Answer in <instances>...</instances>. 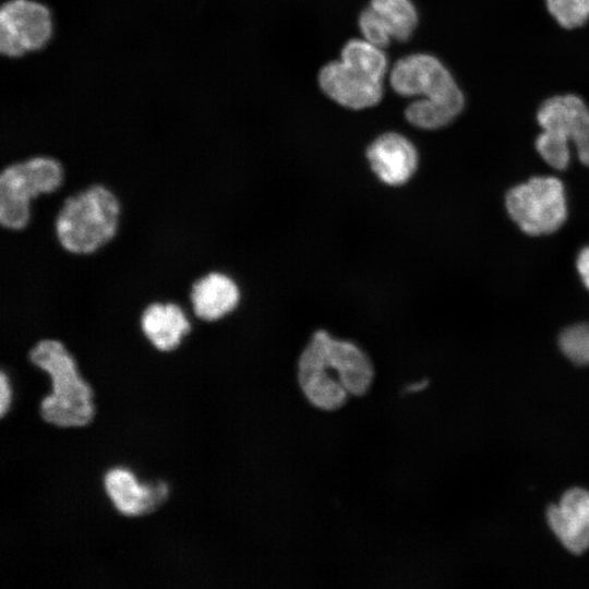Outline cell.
<instances>
[{"label": "cell", "instance_id": "12", "mask_svg": "<svg viewBox=\"0 0 589 589\" xmlns=\"http://www.w3.org/2000/svg\"><path fill=\"white\" fill-rule=\"evenodd\" d=\"M549 526L560 542L573 554L589 549V491L574 488L546 512Z\"/></svg>", "mask_w": 589, "mask_h": 589}, {"label": "cell", "instance_id": "2", "mask_svg": "<svg viewBox=\"0 0 589 589\" xmlns=\"http://www.w3.org/2000/svg\"><path fill=\"white\" fill-rule=\"evenodd\" d=\"M29 362L51 378L52 392L40 402L45 421L60 428H77L94 417L93 389L80 375L77 362L65 344L53 337L41 338L27 352Z\"/></svg>", "mask_w": 589, "mask_h": 589}, {"label": "cell", "instance_id": "23", "mask_svg": "<svg viewBox=\"0 0 589 589\" xmlns=\"http://www.w3.org/2000/svg\"><path fill=\"white\" fill-rule=\"evenodd\" d=\"M576 267L582 284L589 289V247L578 253Z\"/></svg>", "mask_w": 589, "mask_h": 589}, {"label": "cell", "instance_id": "9", "mask_svg": "<svg viewBox=\"0 0 589 589\" xmlns=\"http://www.w3.org/2000/svg\"><path fill=\"white\" fill-rule=\"evenodd\" d=\"M318 84L332 100L349 109L373 107L383 97V82L354 71L340 60L332 61L321 69Z\"/></svg>", "mask_w": 589, "mask_h": 589}, {"label": "cell", "instance_id": "19", "mask_svg": "<svg viewBox=\"0 0 589 589\" xmlns=\"http://www.w3.org/2000/svg\"><path fill=\"white\" fill-rule=\"evenodd\" d=\"M536 148L542 159L554 169L563 170L570 161L569 143L554 132L542 130L536 139Z\"/></svg>", "mask_w": 589, "mask_h": 589}, {"label": "cell", "instance_id": "21", "mask_svg": "<svg viewBox=\"0 0 589 589\" xmlns=\"http://www.w3.org/2000/svg\"><path fill=\"white\" fill-rule=\"evenodd\" d=\"M545 3L549 12L564 28L581 26L589 19L577 0H545Z\"/></svg>", "mask_w": 589, "mask_h": 589}, {"label": "cell", "instance_id": "3", "mask_svg": "<svg viewBox=\"0 0 589 589\" xmlns=\"http://www.w3.org/2000/svg\"><path fill=\"white\" fill-rule=\"evenodd\" d=\"M120 216L118 195L103 183H93L63 199L55 218L56 237L70 253L92 254L116 237Z\"/></svg>", "mask_w": 589, "mask_h": 589}, {"label": "cell", "instance_id": "24", "mask_svg": "<svg viewBox=\"0 0 589 589\" xmlns=\"http://www.w3.org/2000/svg\"><path fill=\"white\" fill-rule=\"evenodd\" d=\"M426 384L428 383L425 381L414 383V384H412V385H410L408 387V390L409 392H419V390L423 389L426 386Z\"/></svg>", "mask_w": 589, "mask_h": 589}, {"label": "cell", "instance_id": "1", "mask_svg": "<svg viewBox=\"0 0 589 589\" xmlns=\"http://www.w3.org/2000/svg\"><path fill=\"white\" fill-rule=\"evenodd\" d=\"M373 378V364L361 348L323 329L313 334L299 357V386L308 401L320 410H337L349 395H364Z\"/></svg>", "mask_w": 589, "mask_h": 589}, {"label": "cell", "instance_id": "15", "mask_svg": "<svg viewBox=\"0 0 589 589\" xmlns=\"http://www.w3.org/2000/svg\"><path fill=\"white\" fill-rule=\"evenodd\" d=\"M340 61L354 71L383 82L388 62L383 48L365 39H351L342 47Z\"/></svg>", "mask_w": 589, "mask_h": 589}, {"label": "cell", "instance_id": "4", "mask_svg": "<svg viewBox=\"0 0 589 589\" xmlns=\"http://www.w3.org/2000/svg\"><path fill=\"white\" fill-rule=\"evenodd\" d=\"M64 181L61 160L37 154L0 168V227L20 230L31 219L32 202L57 192Z\"/></svg>", "mask_w": 589, "mask_h": 589}, {"label": "cell", "instance_id": "5", "mask_svg": "<svg viewBox=\"0 0 589 589\" xmlns=\"http://www.w3.org/2000/svg\"><path fill=\"white\" fill-rule=\"evenodd\" d=\"M514 223L530 236L549 235L566 220L564 184L552 176H539L513 187L505 197Z\"/></svg>", "mask_w": 589, "mask_h": 589}, {"label": "cell", "instance_id": "17", "mask_svg": "<svg viewBox=\"0 0 589 589\" xmlns=\"http://www.w3.org/2000/svg\"><path fill=\"white\" fill-rule=\"evenodd\" d=\"M460 111L452 105L422 97L407 106L405 117L417 128L436 130L450 123Z\"/></svg>", "mask_w": 589, "mask_h": 589}, {"label": "cell", "instance_id": "20", "mask_svg": "<svg viewBox=\"0 0 589 589\" xmlns=\"http://www.w3.org/2000/svg\"><path fill=\"white\" fill-rule=\"evenodd\" d=\"M358 24L363 39L377 47L384 48L393 39L388 26L371 7L360 13Z\"/></svg>", "mask_w": 589, "mask_h": 589}, {"label": "cell", "instance_id": "6", "mask_svg": "<svg viewBox=\"0 0 589 589\" xmlns=\"http://www.w3.org/2000/svg\"><path fill=\"white\" fill-rule=\"evenodd\" d=\"M53 34L50 9L37 0H7L0 9V52L16 59L45 48Z\"/></svg>", "mask_w": 589, "mask_h": 589}, {"label": "cell", "instance_id": "18", "mask_svg": "<svg viewBox=\"0 0 589 589\" xmlns=\"http://www.w3.org/2000/svg\"><path fill=\"white\" fill-rule=\"evenodd\" d=\"M562 352L575 364L589 365V323L565 328L558 338Z\"/></svg>", "mask_w": 589, "mask_h": 589}, {"label": "cell", "instance_id": "13", "mask_svg": "<svg viewBox=\"0 0 589 589\" xmlns=\"http://www.w3.org/2000/svg\"><path fill=\"white\" fill-rule=\"evenodd\" d=\"M366 158L376 177L387 185L405 184L418 167V152L402 134L387 132L366 148Z\"/></svg>", "mask_w": 589, "mask_h": 589}, {"label": "cell", "instance_id": "22", "mask_svg": "<svg viewBox=\"0 0 589 589\" xmlns=\"http://www.w3.org/2000/svg\"><path fill=\"white\" fill-rule=\"evenodd\" d=\"M11 402V386L7 374L2 370L0 373V414L3 417Z\"/></svg>", "mask_w": 589, "mask_h": 589}, {"label": "cell", "instance_id": "14", "mask_svg": "<svg viewBox=\"0 0 589 589\" xmlns=\"http://www.w3.org/2000/svg\"><path fill=\"white\" fill-rule=\"evenodd\" d=\"M105 489L117 510L125 516L148 514L164 503L168 495L165 482L140 483L124 468H112L106 473Z\"/></svg>", "mask_w": 589, "mask_h": 589}, {"label": "cell", "instance_id": "7", "mask_svg": "<svg viewBox=\"0 0 589 589\" xmlns=\"http://www.w3.org/2000/svg\"><path fill=\"white\" fill-rule=\"evenodd\" d=\"M389 83L401 96H422L462 110L461 91L445 65L431 55L413 53L399 59L390 71Z\"/></svg>", "mask_w": 589, "mask_h": 589}, {"label": "cell", "instance_id": "16", "mask_svg": "<svg viewBox=\"0 0 589 589\" xmlns=\"http://www.w3.org/2000/svg\"><path fill=\"white\" fill-rule=\"evenodd\" d=\"M370 7L386 23L393 39L410 38L418 24V12L411 0H370Z\"/></svg>", "mask_w": 589, "mask_h": 589}, {"label": "cell", "instance_id": "11", "mask_svg": "<svg viewBox=\"0 0 589 589\" xmlns=\"http://www.w3.org/2000/svg\"><path fill=\"white\" fill-rule=\"evenodd\" d=\"M140 328L160 353L176 351L192 330V314L175 301H153L141 312Z\"/></svg>", "mask_w": 589, "mask_h": 589}, {"label": "cell", "instance_id": "10", "mask_svg": "<svg viewBox=\"0 0 589 589\" xmlns=\"http://www.w3.org/2000/svg\"><path fill=\"white\" fill-rule=\"evenodd\" d=\"M191 314L203 322H218L231 315L240 304L241 291L236 279L213 269L199 276L189 292Z\"/></svg>", "mask_w": 589, "mask_h": 589}, {"label": "cell", "instance_id": "8", "mask_svg": "<svg viewBox=\"0 0 589 589\" xmlns=\"http://www.w3.org/2000/svg\"><path fill=\"white\" fill-rule=\"evenodd\" d=\"M537 120L542 130L573 143L579 160L589 166V108L574 94L558 95L542 103Z\"/></svg>", "mask_w": 589, "mask_h": 589}, {"label": "cell", "instance_id": "25", "mask_svg": "<svg viewBox=\"0 0 589 589\" xmlns=\"http://www.w3.org/2000/svg\"><path fill=\"white\" fill-rule=\"evenodd\" d=\"M580 7L587 12L589 15V0H577Z\"/></svg>", "mask_w": 589, "mask_h": 589}]
</instances>
